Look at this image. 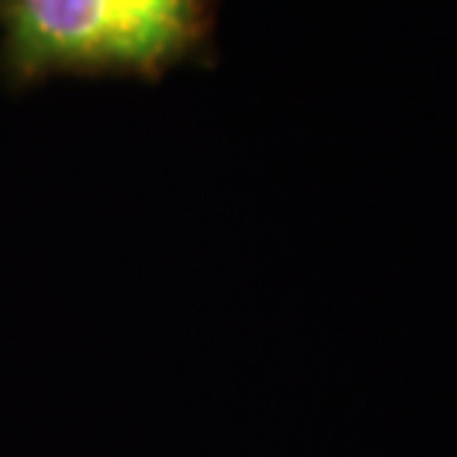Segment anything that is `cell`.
<instances>
[{
  "label": "cell",
  "instance_id": "6da1fadb",
  "mask_svg": "<svg viewBox=\"0 0 457 457\" xmlns=\"http://www.w3.org/2000/svg\"><path fill=\"white\" fill-rule=\"evenodd\" d=\"M0 74L33 86L60 74L160 80L207 62L216 0H0Z\"/></svg>",
  "mask_w": 457,
  "mask_h": 457
}]
</instances>
